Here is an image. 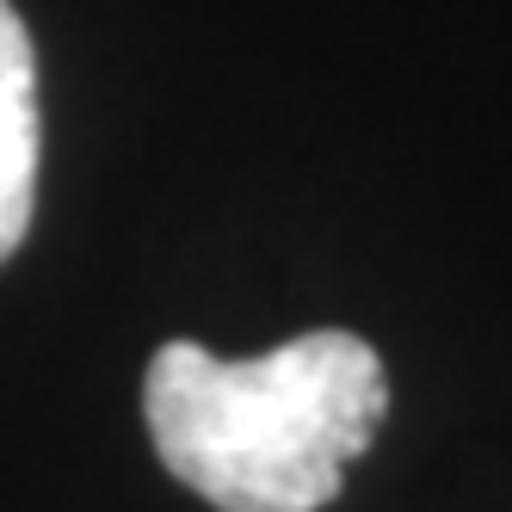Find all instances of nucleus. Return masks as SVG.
I'll use <instances>...</instances> for the list:
<instances>
[{
  "label": "nucleus",
  "instance_id": "obj_1",
  "mask_svg": "<svg viewBox=\"0 0 512 512\" xmlns=\"http://www.w3.org/2000/svg\"><path fill=\"white\" fill-rule=\"evenodd\" d=\"M161 463L216 512H321L389 414L377 352L358 334H303L266 358L192 340L155 352L142 383Z\"/></svg>",
  "mask_w": 512,
  "mask_h": 512
},
{
  "label": "nucleus",
  "instance_id": "obj_2",
  "mask_svg": "<svg viewBox=\"0 0 512 512\" xmlns=\"http://www.w3.org/2000/svg\"><path fill=\"white\" fill-rule=\"evenodd\" d=\"M31 210H38V56L13 0H0V266L25 241Z\"/></svg>",
  "mask_w": 512,
  "mask_h": 512
}]
</instances>
